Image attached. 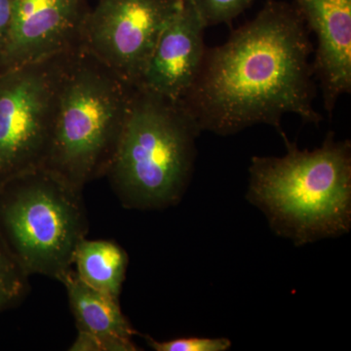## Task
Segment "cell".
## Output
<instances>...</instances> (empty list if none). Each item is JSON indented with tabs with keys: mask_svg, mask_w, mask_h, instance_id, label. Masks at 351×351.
<instances>
[{
	"mask_svg": "<svg viewBox=\"0 0 351 351\" xmlns=\"http://www.w3.org/2000/svg\"><path fill=\"white\" fill-rule=\"evenodd\" d=\"M309 32L317 38L313 63L323 105L332 117L343 95L351 92V0H295Z\"/></svg>",
	"mask_w": 351,
	"mask_h": 351,
	"instance_id": "obj_10",
	"label": "cell"
},
{
	"mask_svg": "<svg viewBox=\"0 0 351 351\" xmlns=\"http://www.w3.org/2000/svg\"><path fill=\"white\" fill-rule=\"evenodd\" d=\"M59 281L66 288L78 332L128 339L138 334L122 313L119 298L87 285L73 269Z\"/></svg>",
	"mask_w": 351,
	"mask_h": 351,
	"instance_id": "obj_11",
	"label": "cell"
},
{
	"mask_svg": "<svg viewBox=\"0 0 351 351\" xmlns=\"http://www.w3.org/2000/svg\"><path fill=\"white\" fill-rule=\"evenodd\" d=\"M76 49L0 71V184L43 167L60 86Z\"/></svg>",
	"mask_w": 351,
	"mask_h": 351,
	"instance_id": "obj_6",
	"label": "cell"
},
{
	"mask_svg": "<svg viewBox=\"0 0 351 351\" xmlns=\"http://www.w3.org/2000/svg\"><path fill=\"white\" fill-rule=\"evenodd\" d=\"M73 265L83 282L119 299L128 267V255L119 245L84 239L76 248Z\"/></svg>",
	"mask_w": 351,
	"mask_h": 351,
	"instance_id": "obj_12",
	"label": "cell"
},
{
	"mask_svg": "<svg viewBox=\"0 0 351 351\" xmlns=\"http://www.w3.org/2000/svg\"><path fill=\"white\" fill-rule=\"evenodd\" d=\"M84 0H14L0 71L38 63L82 46Z\"/></svg>",
	"mask_w": 351,
	"mask_h": 351,
	"instance_id": "obj_8",
	"label": "cell"
},
{
	"mask_svg": "<svg viewBox=\"0 0 351 351\" xmlns=\"http://www.w3.org/2000/svg\"><path fill=\"white\" fill-rule=\"evenodd\" d=\"M205 29L191 0H181L157 39L138 88L180 103L202 66Z\"/></svg>",
	"mask_w": 351,
	"mask_h": 351,
	"instance_id": "obj_9",
	"label": "cell"
},
{
	"mask_svg": "<svg viewBox=\"0 0 351 351\" xmlns=\"http://www.w3.org/2000/svg\"><path fill=\"white\" fill-rule=\"evenodd\" d=\"M313 47L297 7L269 0L225 43L206 49L180 101L201 132L230 136L257 125L279 133L287 113L319 125L313 107Z\"/></svg>",
	"mask_w": 351,
	"mask_h": 351,
	"instance_id": "obj_1",
	"label": "cell"
},
{
	"mask_svg": "<svg viewBox=\"0 0 351 351\" xmlns=\"http://www.w3.org/2000/svg\"><path fill=\"white\" fill-rule=\"evenodd\" d=\"M14 0H0V53L8 39L12 23Z\"/></svg>",
	"mask_w": 351,
	"mask_h": 351,
	"instance_id": "obj_17",
	"label": "cell"
},
{
	"mask_svg": "<svg viewBox=\"0 0 351 351\" xmlns=\"http://www.w3.org/2000/svg\"><path fill=\"white\" fill-rule=\"evenodd\" d=\"M147 341L156 351H226L232 346V341L226 338L189 337L158 341L147 337Z\"/></svg>",
	"mask_w": 351,
	"mask_h": 351,
	"instance_id": "obj_15",
	"label": "cell"
},
{
	"mask_svg": "<svg viewBox=\"0 0 351 351\" xmlns=\"http://www.w3.org/2000/svg\"><path fill=\"white\" fill-rule=\"evenodd\" d=\"M181 0H98L88 11L82 45L138 87L157 39Z\"/></svg>",
	"mask_w": 351,
	"mask_h": 351,
	"instance_id": "obj_7",
	"label": "cell"
},
{
	"mask_svg": "<svg viewBox=\"0 0 351 351\" xmlns=\"http://www.w3.org/2000/svg\"><path fill=\"white\" fill-rule=\"evenodd\" d=\"M136 88L80 46L64 71L43 167L82 191L106 176Z\"/></svg>",
	"mask_w": 351,
	"mask_h": 351,
	"instance_id": "obj_4",
	"label": "cell"
},
{
	"mask_svg": "<svg viewBox=\"0 0 351 351\" xmlns=\"http://www.w3.org/2000/svg\"><path fill=\"white\" fill-rule=\"evenodd\" d=\"M283 156H254L246 198L279 237L304 246L351 228V144L330 132L319 147L300 149L281 134Z\"/></svg>",
	"mask_w": 351,
	"mask_h": 351,
	"instance_id": "obj_2",
	"label": "cell"
},
{
	"mask_svg": "<svg viewBox=\"0 0 351 351\" xmlns=\"http://www.w3.org/2000/svg\"><path fill=\"white\" fill-rule=\"evenodd\" d=\"M29 277L0 239V313L16 306L25 297Z\"/></svg>",
	"mask_w": 351,
	"mask_h": 351,
	"instance_id": "obj_13",
	"label": "cell"
},
{
	"mask_svg": "<svg viewBox=\"0 0 351 351\" xmlns=\"http://www.w3.org/2000/svg\"><path fill=\"white\" fill-rule=\"evenodd\" d=\"M87 232L82 191L46 168L0 184V239L29 276L59 280Z\"/></svg>",
	"mask_w": 351,
	"mask_h": 351,
	"instance_id": "obj_5",
	"label": "cell"
},
{
	"mask_svg": "<svg viewBox=\"0 0 351 351\" xmlns=\"http://www.w3.org/2000/svg\"><path fill=\"white\" fill-rule=\"evenodd\" d=\"M71 351H135L138 346L133 339L101 337L89 332H78L77 337L69 348Z\"/></svg>",
	"mask_w": 351,
	"mask_h": 351,
	"instance_id": "obj_16",
	"label": "cell"
},
{
	"mask_svg": "<svg viewBox=\"0 0 351 351\" xmlns=\"http://www.w3.org/2000/svg\"><path fill=\"white\" fill-rule=\"evenodd\" d=\"M202 132L180 103L136 88L108 180L124 207L160 210L181 201Z\"/></svg>",
	"mask_w": 351,
	"mask_h": 351,
	"instance_id": "obj_3",
	"label": "cell"
},
{
	"mask_svg": "<svg viewBox=\"0 0 351 351\" xmlns=\"http://www.w3.org/2000/svg\"><path fill=\"white\" fill-rule=\"evenodd\" d=\"M205 27L230 24L255 0H191Z\"/></svg>",
	"mask_w": 351,
	"mask_h": 351,
	"instance_id": "obj_14",
	"label": "cell"
}]
</instances>
